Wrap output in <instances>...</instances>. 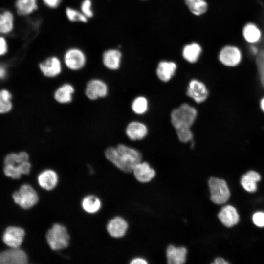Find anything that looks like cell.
<instances>
[{
    "instance_id": "e575fe53",
    "label": "cell",
    "mask_w": 264,
    "mask_h": 264,
    "mask_svg": "<svg viewBox=\"0 0 264 264\" xmlns=\"http://www.w3.org/2000/svg\"><path fill=\"white\" fill-rule=\"evenodd\" d=\"M191 128H182L176 130L179 141L183 143L191 141L193 139V134Z\"/></svg>"
},
{
    "instance_id": "30bf717a",
    "label": "cell",
    "mask_w": 264,
    "mask_h": 264,
    "mask_svg": "<svg viewBox=\"0 0 264 264\" xmlns=\"http://www.w3.org/2000/svg\"><path fill=\"white\" fill-rule=\"evenodd\" d=\"M186 94L196 103H201L207 99L209 91L203 82L197 79H193L188 84Z\"/></svg>"
},
{
    "instance_id": "9a60e30c",
    "label": "cell",
    "mask_w": 264,
    "mask_h": 264,
    "mask_svg": "<svg viewBox=\"0 0 264 264\" xmlns=\"http://www.w3.org/2000/svg\"><path fill=\"white\" fill-rule=\"evenodd\" d=\"M244 41L248 44H258L263 39V32L256 23L248 22L245 23L242 30Z\"/></svg>"
},
{
    "instance_id": "83f0119b",
    "label": "cell",
    "mask_w": 264,
    "mask_h": 264,
    "mask_svg": "<svg viewBox=\"0 0 264 264\" xmlns=\"http://www.w3.org/2000/svg\"><path fill=\"white\" fill-rule=\"evenodd\" d=\"M257 78L261 88L264 89V49H261L255 57Z\"/></svg>"
},
{
    "instance_id": "8fae6325",
    "label": "cell",
    "mask_w": 264,
    "mask_h": 264,
    "mask_svg": "<svg viewBox=\"0 0 264 264\" xmlns=\"http://www.w3.org/2000/svg\"><path fill=\"white\" fill-rule=\"evenodd\" d=\"M122 55L115 48H109L103 51L101 61L104 67L110 71L118 70L121 66Z\"/></svg>"
},
{
    "instance_id": "3957f363",
    "label": "cell",
    "mask_w": 264,
    "mask_h": 264,
    "mask_svg": "<svg viewBox=\"0 0 264 264\" xmlns=\"http://www.w3.org/2000/svg\"><path fill=\"white\" fill-rule=\"evenodd\" d=\"M46 239L52 250H60L68 246L70 236L64 225L55 223L47 231Z\"/></svg>"
},
{
    "instance_id": "6da1fadb",
    "label": "cell",
    "mask_w": 264,
    "mask_h": 264,
    "mask_svg": "<svg viewBox=\"0 0 264 264\" xmlns=\"http://www.w3.org/2000/svg\"><path fill=\"white\" fill-rule=\"evenodd\" d=\"M106 158L119 170L132 172L135 166L142 161V155L138 150L124 144L110 146L104 151Z\"/></svg>"
},
{
    "instance_id": "ac0fdd59",
    "label": "cell",
    "mask_w": 264,
    "mask_h": 264,
    "mask_svg": "<svg viewBox=\"0 0 264 264\" xmlns=\"http://www.w3.org/2000/svg\"><path fill=\"white\" fill-rule=\"evenodd\" d=\"M58 182L57 173L52 169H45L38 176V182L43 189L50 191L54 189Z\"/></svg>"
},
{
    "instance_id": "f6af8a7d",
    "label": "cell",
    "mask_w": 264,
    "mask_h": 264,
    "mask_svg": "<svg viewBox=\"0 0 264 264\" xmlns=\"http://www.w3.org/2000/svg\"><path fill=\"white\" fill-rule=\"evenodd\" d=\"M195 0H184L185 1V3L187 5H188L189 3H190L191 2L195 1Z\"/></svg>"
},
{
    "instance_id": "bcb514c9",
    "label": "cell",
    "mask_w": 264,
    "mask_h": 264,
    "mask_svg": "<svg viewBox=\"0 0 264 264\" xmlns=\"http://www.w3.org/2000/svg\"><path fill=\"white\" fill-rule=\"evenodd\" d=\"M263 44H264V38L263 39Z\"/></svg>"
},
{
    "instance_id": "2e32d148",
    "label": "cell",
    "mask_w": 264,
    "mask_h": 264,
    "mask_svg": "<svg viewBox=\"0 0 264 264\" xmlns=\"http://www.w3.org/2000/svg\"><path fill=\"white\" fill-rule=\"evenodd\" d=\"M128 228L127 221L121 217H115L110 220L107 225L109 235L114 238H121L126 233Z\"/></svg>"
},
{
    "instance_id": "7c38bea8",
    "label": "cell",
    "mask_w": 264,
    "mask_h": 264,
    "mask_svg": "<svg viewBox=\"0 0 264 264\" xmlns=\"http://www.w3.org/2000/svg\"><path fill=\"white\" fill-rule=\"evenodd\" d=\"M27 263L26 253L19 248H11L0 253V264H26Z\"/></svg>"
},
{
    "instance_id": "52a82bcc",
    "label": "cell",
    "mask_w": 264,
    "mask_h": 264,
    "mask_svg": "<svg viewBox=\"0 0 264 264\" xmlns=\"http://www.w3.org/2000/svg\"><path fill=\"white\" fill-rule=\"evenodd\" d=\"M109 93V87L107 83L100 78H93L86 84L84 93L89 100L96 101L107 97Z\"/></svg>"
},
{
    "instance_id": "d6a6232c",
    "label": "cell",
    "mask_w": 264,
    "mask_h": 264,
    "mask_svg": "<svg viewBox=\"0 0 264 264\" xmlns=\"http://www.w3.org/2000/svg\"><path fill=\"white\" fill-rule=\"evenodd\" d=\"M11 96L9 92L3 90L0 92V113L9 111L12 107L10 99Z\"/></svg>"
},
{
    "instance_id": "8d00e7d4",
    "label": "cell",
    "mask_w": 264,
    "mask_h": 264,
    "mask_svg": "<svg viewBox=\"0 0 264 264\" xmlns=\"http://www.w3.org/2000/svg\"><path fill=\"white\" fill-rule=\"evenodd\" d=\"M253 221L254 224L259 227L264 226V213L259 212L253 216Z\"/></svg>"
},
{
    "instance_id": "7a4b0ae2",
    "label": "cell",
    "mask_w": 264,
    "mask_h": 264,
    "mask_svg": "<svg viewBox=\"0 0 264 264\" xmlns=\"http://www.w3.org/2000/svg\"><path fill=\"white\" fill-rule=\"evenodd\" d=\"M197 116V110L187 103H183L172 111L171 122L176 130L191 128Z\"/></svg>"
},
{
    "instance_id": "277c9868",
    "label": "cell",
    "mask_w": 264,
    "mask_h": 264,
    "mask_svg": "<svg viewBox=\"0 0 264 264\" xmlns=\"http://www.w3.org/2000/svg\"><path fill=\"white\" fill-rule=\"evenodd\" d=\"M62 61L64 66L67 69L76 72L85 68L87 63V56L82 49L73 46L65 50Z\"/></svg>"
},
{
    "instance_id": "4dcf8cb0",
    "label": "cell",
    "mask_w": 264,
    "mask_h": 264,
    "mask_svg": "<svg viewBox=\"0 0 264 264\" xmlns=\"http://www.w3.org/2000/svg\"><path fill=\"white\" fill-rule=\"evenodd\" d=\"M13 28V16L9 12L0 15V33H7Z\"/></svg>"
},
{
    "instance_id": "ffe728a7",
    "label": "cell",
    "mask_w": 264,
    "mask_h": 264,
    "mask_svg": "<svg viewBox=\"0 0 264 264\" xmlns=\"http://www.w3.org/2000/svg\"><path fill=\"white\" fill-rule=\"evenodd\" d=\"M187 249L183 246L176 247L172 245L166 250L167 263L169 264H182L186 262Z\"/></svg>"
},
{
    "instance_id": "ba28073f",
    "label": "cell",
    "mask_w": 264,
    "mask_h": 264,
    "mask_svg": "<svg viewBox=\"0 0 264 264\" xmlns=\"http://www.w3.org/2000/svg\"><path fill=\"white\" fill-rule=\"evenodd\" d=\"M12 198L16 203L25 209L34 206L39 200L37 193L28 184L22 185L19 191L14 192Z\"/></svg>"
},
{
    "instance_id": "836d02e7",
    "label": "cell",
    "mask_w": 264,
    "mask_h": 264,
    "mask_svg": "<svg viewBox=\"0 0 264 264\" xmlns=\"http://www.w3.org/2000/svg\"><path fill=\"white\" fill-rule=\"evenodd\" d=\"M79 10L88 19H91L94 15L92 0H82Z\"/></svg>"
},
{
    "instance_id": "d590c367",
    "label": "cell",
    "mask_w": 264,
    "mask_h": 264,
    "mask_svg": "<svg viewBox=\"0 0 264 264\" xmlns=\"http://www.w3.org/2000/svg\"><path fill=\"white\" fill-rule=\"evenodd\" d=\"M4 172L6 176L14 179L20 178L22 175L20 164L17 166L6 165L4 168Z\"/></svg>"
},
{
    "instance_id": "74e56055",
    "label": "cell",
    "mask_w": 264,
    "mask_h": 264,
    "mask_svg": "<svg viewBox=\"0 0 264 264\" xmlns=\"http://www.w3.org/2000/svg\"><path fill=\"white\" fill-rule=\"evenodd\" d=\"M45 6L50 9H56L61 4L62 0H42Z\"/></svg>"
},
{
    "instance_id": "ab89813d",
    "label": "cell",
    "mask_w": 264,
    "mask_h": 264,
    "mask_svg": "<svg viewBox=\"0 0 264 264\" xmlns=\"http://www.w3.org/2000/svg\"><path fill=\"white\" fill-rule=\"evenodd\" d=\"M7 50L5 40L3 38H0V55L4 54Z\"/></svg>"
},
{
    "instance_id": "5b68a950",
    "label": "cell",
    "mask_w": 264,
    "mask_h": 264,
    "mask_svg": "<svg viewBox=\"0 0 264 264\" xmlns=\"http://www.w3.org/2000/svg\"><path fill=\"white\" fill-rule=\"evenodd\" d=\"M218 59L224 66L235 68L241 65L243 55L242 49L237 45L227 44L220 49Z\"/></svg>"
},
{
    "instance_id": "cb8c5ba5",
    "label": "cell",
    "mask_w": 264,
    "mask_h": 264,
    "mask_svg": "<svg viewBox=\"0 0 264 264\" xmlns=\"http://www.w3.org/2000/svg\"><path fill=\"white\" fill-rule=\"evenodd\" d=\"M81 206L86 212L94 214L97 213L100 209L101 201L97 197L89 195L83 198Z\"/></svg>"
},
{
    "instance_id": "7402d4cb",
    "label": "cell",
    "mask_w": 264,
    "mask_h": 264,
    "mask_svg": "<svg viewBox=\"0 0 264 264\" xmlns=\"http://www.w3.org/2000/svg\"><path fill=\"white\" fill-rule=\"evenodd\" d=\"M176 69V65L173 62L161 61L156 69L158 78L162 81L167 82L174 76Z\"/></svg>"
},
{
    "instance_id": "ee69618b",
    "label": "cell",
    "mask_w": 264,
    "mask_h": 264,
    "mask_svg": "<svg viewBox=\"0 0 264 264\" xmlns=\"http://www.w3.org/2000/svg\"><path fill=\"white\" fill-rule=\"evenodd\" d=\"M5 69L2 67H0V78H3L5 76Z\"/></svg>"
},
{
    "instance_id": "1f68e13d",
    "label": "cell",
    "mask_w": 264,
    "mask_h": 264,
    "mask_svg": "<svg viewBox=\"0 0 264 264\" xmlns=\"http://www.w3.org/2000/svg\"><path fill=\"white\" fill-rule=\"evenodd\" d=\"M187 6L190 11L197 16L205 13L208 8L207 3L204 0H195L189 3Z\"/></svg>"
},
{
    "instance_id": "7bdbcfd3",
    "label": "cell",
    "mask_w": 264,
    "mask_h": 264,
    "mask_svg": "<svg viewBox=\"0 0 264 264\" xmlns=\"http://www.w3.org/2000/svg\"><path fill=\"white\" fill-rule=\"evenodd\" d=\"M213 264H228V262H227L224 259H223L222 258H217L215 259L214 262L213 263Z\"/></svg>"
},
{
    "instance_id": "4fadbf2b",
    "label": "cell",
    "mask_w": 264,
    "mask_h": 264,
    "mask_svg": "<svg viewBox=\"0 0 264 264\" xmlns=\"http://www.w3.org/2000/svg\"><path fill=\"white\" fill-rule=\"evenodd\" d=\"M25 236L24 230L20 227H7L2 237L4 243L11 248H19L22 244Z\"/></svg>"
},
{
    "instance_id": "44dd1931",
    "label": "cell",
    "mask_w": 264,
    "mask_h": 264,
    "mask_svg": "<svg viewBox=\"0 0 264 264\" xmlns=\"http://www.w3.org/2000/svg\"><path fill=\"white\" fill-rule=\"evenodd\" d=\"M218 218L223 225L228 227L236 224L239 219L236 209L231 205L223 207L218 214Z\"/></svg>"
},
{
    "instance_id": "f1b7e54d",
    "label": "cell",
    "mask_w": 264,
    "mask_h": 264,
    "mask_svg": "<svg viewBox=\"0 0 264 264\" xmlns=\"http://www.w3.org/2000/svg\"><path fill=\"white\" fill-rule=\"evenodd\" d=\"M131 108L134 113L141 115L148 110V103L147 99L143 96L135 98L132 103Z\"/></svg>"
},
{
    "instance_id": "d4e9b609",
    "label": "cell",
    "mask_w": 264,
    "mask_h": 264,
    "mask_svg": "<svg viewBox=\"0 0 264 264\" xmlns=\"http://www.w3.org/2000/svg\"><path fill=\"white\" fill-rule=\"evenodd\" d=\"M200 46L196 43L187 44L183 48L182 55L188 62L194 63L197 62L201 52Z\"/></svg>"
},
{
    "instance_id": "e0dca14e",
    "label": "cell",
    "mask_w": 264,
    "mask_h": 264,
    "mask_svg": "<svg viewBox=\"0 0 264 264\" xmlns=\"http://www.w3.org/2000/svg\"><path fill=\"white\" fill-rule=\"evenodd\" d=\"M136 179L141 183L150 181L155 176V170L147 162L137 163L132 171Z\"/></svg>"
},
{
    "instance_id": "f546056e",
    "label": "cell",
    "mask_w": 264,
    "mask_h": 264,
    "mask_svg": "<svg viewBox=\"0 0 264 264\" xmlns=\"http://www.w3.org/2000/svg\"><path fill=\"white\" fill-rule=\"evenodd\" d=\"M29 160V155L25 152H22L18 154H11L6 156L4 160L5 165L20 164Z\"/></svg>"
},
{
    "instance_id": "8992f818",
    "label": "cell",
    "mask_w": 264,
    "mask_h": 264,
    "mask_svg": "<svg viewBox=\"0 0 264 264\" xmlns=\"http://www.w3.org/2000/svg\"><path fill=\"white\" fill-rule=\"evenodd\" d=\"M208 186L211 201L217 204L225 203L230 197V191L225 180L217 177L209 178Z\"/></svg>"
},
{
    "instance_id": "9c48e42d",
    "label": "cell",
    "mask_w": 264,
    "mask_h": 264,
    "mask_svg": "<svg viewBox=\"0 0 264 264\" xmlns=\"http://www.w3.org/2000/svg\"><path fill=\"white\" fill-rule=\"evenodd\" d=\"M63 66L62 59L56 55H51L39 64V68L45 77L54 78L61 75Z\"/></svg>"
},
{
    "instance_id": "d6986e66",
    "label": "cell",
    "mask_w": 264,
    "mask_h": 264,
    "mask_svg": "<svg viewBox=\"0 0 264 264\" xmlns=\"http://www.w3.org/2000/svg\"><path fill=\"white\" fill-rule=\"evenodd\" d=\"M125 133L131 140L136 141L142 139L148 133L147 126L138 121L130 122L126 127Z\"/></svg>"
},
{
    "instance_id": "5bb4252c",
    "label": "cell",
    "mask_w": 264,
    "mask_h": 264,
    "mask_svg": "<svg viewBox=\"0 0 264 264\" xmlns=\"http://www.w3.org/2000/svg\"><path fill=\"white\" fill-rule=\"evenodd\" d=\"M75 92V87L71 83H64L55 89L53 99L60 104H68L72 102Z\"/></svg>"
},
{
    "instance_id": "603a6c76",
    "label": "cell",
    "mask_w": 264,
    "mask_h": 264,
    "mask_svg": "<svg viewBox=\"0 0 264 264\" xmlns=\"http://www.w3.org/2000/svg\"><path fill=\"white\" fill-rule=\"evenodd\" d=\"M261 176L257 172L251 170L244 175L241 180L242 187L247 191L254 192L257 189V182L260 181Z\"/></svg>"
},
{
    "instance_id": "60d3db41",
    "label": "cell",
    "mask_w": 264,
    "mask_h": 264,
    "mask_svg": "<svg viewBox=\"0 0 264 264\" xmlns=\"http://www.w3.org/2000/svg\"><path fill=\"white\" fill-rule=\"evenodd\" d=\"M258 106L260 112L264 115V94L258 100Z\"/></svg>"
},
{
    "instance_id": "b9f144b4",
    "label": "cell",
    "mask_w": 264,
    "mask_h": 264,
    "mask_svg": "<svg viewBox=\"0 0 264 264\" xmlns=\"http://www.w3.org/2000/svg\"><path fill=\"white\" fill-rule=\"evenodd\" d=\"M148 263L145 259L139 257L134 258L130 262L131 264H147Z\"/></svg>"
},
{
    "instance_id": "4316f807",
    "label": "cell",
    "mask_w": 264,
    "mask_h": 264,
    "mask_svg": "<svg viewBox=\"0 0 264 264\" xmlns=\"http://www.w3.org/2000/svg\"><path fill=\"white\" fill-rule=\"evenodd\" d=\"M65 13L68 21L72 22H78L86 23L89 20L80 10L76 9L72 7H66L65 10Z\"/></svg>"
},
{
    "instance_id": "484cf974",
    "label": "cell",
    "mask_w": 264,
    "mask_h": 264,
    "mask_svg": "<svg viewBox=\"0 0 264 264\" xmlns=\"http://www.w3.org/2000/svg\"><path fill=\"white\" fill-rule=\"evenodd\" d=\"M19 14L26 15L37 10L38 7L37 0H18L16 2Z\"/></svg>"
},
{
    "instance_id": "f35d334b",
    "label": "cell",
    "mask_w": 264,
    "mask_h": 264,
    "mask_svg": "<svg viewBox=\"0 0 264 264\" xmlns=\"http://www.w3.org/2000/svg\"><path fill=\"white\" fill-rule=\"evenodd\" d=\"M248 52L253 57H256L261 49L257 44H248Z\"/></svg>"
}]
</instances>
